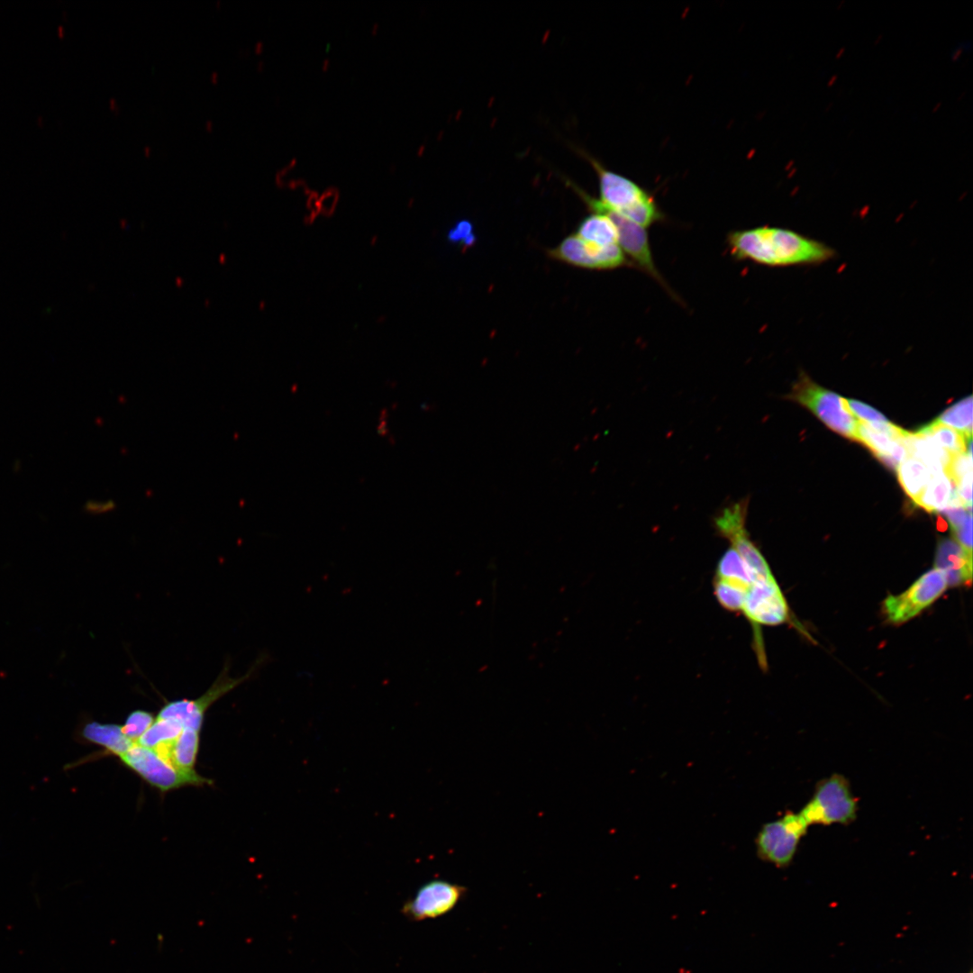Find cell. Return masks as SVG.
<instances>
[{"label": "cell", "mask_w": 973, "mask_h": 973, "mask_svg": "<svg viewBox=\"0 0 973 973\" xmlns=\"http://www.w3.org/2000/svg\"><path fill=\"white\" fill-rule=\"evenodd\" d=\"M896 471L902 488L914 502L923 493L932 477L923 462L910 456L899 463Z\"/></svg>", "instance_id": "cell-18"}, {"label": "cell", "mask_w": 973, "mask_h": 973, "mask_svg": "<svg viewBox=\"0 0 973 973\" xmlns=\"http://www.w3.org/2000/svg\"><path fill=\"white\" fill-rule=\"evenodd\" d=\"M942 571L934 568L922 575L907 590L887 597L883 608L889 621L906 622L937 600L948 587Z\"/></svg>", "instance_id": "cell-8"}, {"label": "cell", "mask_w": 973, "mask_h": 973, "mask_svg": "<svg viewBox=\"0 0 973 973\" xmlns=\"http://www.w3.org/2000/svg\"><path fill=\"white\" fill-rule=\"evenodd\" d=\"M941 103H938V104H937V105H935V106L933 107V110H932V112L934 113V112L938 111V110H939V108H940V106H941Z\"/></svg>", "instance_id": "cell-29"}, {"label": "cell", "mask_w": 973, "mask_h": 973, "mask_svg": "<svg viewBox=\"0 0 973 973\" xmlns=\"http://www.w3.org/2000/svg\"><path fill=\"white\" fill-rule=\"evenodd\" d=\"M934 565L944 573L949 587L970 583L972 553L955 540L947 538L939 542Z\"/></svg>", "instance_id": "cell-12"}, {"label": "cell", "mask_w": 973, "mask_h": 973, "mask_svg": "<svg viewBox=\"0 0 973 973\" xmlns=\"http://www.w3.org/2000/svg\"><path fill=\"white\" fill-rule=\"evenodd\" d=\"M799 812L809 826L846 825L857 817L858 801L850 781L833 773L815 785L813 796Z\"/></svg>", "instance_id": "cell-3"}, {"label": "cell", "mask_w": 973, "mask_h": 973, "mask_svg": "<svg viewBox=\"0 0 973 973\" xmlns=\"http://www.w3.org/2000/svg\"><path fill=\"white\" fill-rule=\"evenodd\" d=\"M116 503L113 499H91L84 504L83 510L86 514L99 515L114 511L116 508Z\"/></svg>", "instance_id": "cell-25"}, {"label": "cell", "mask_w": 973, "mask_h": 973, "mask_svg": "<svg viewBox=\"0 0 973 973\" xmlns=\"http://www.w3.org/2000/svg\"><path fill=\"white\" fill-rule=\"evenodd\" d=\"M732 256L768 267L816 265L835 257V250L817 240L795 231L759 226L732 231L727 235Z\"/></svg>", "instance_id": "cell-1"}, {"label": "cell", "mask_w": 973, "mask_h": 973, "mask_svg": "<svg viewBox=\"0 0 973 973\" xmlns=\"http://www.w3.org/2000/svg\"><path fill=\"white\" fill-rule=\"evenodd\" d=\"M155 720V715L146 710L131 712L122 726L123 732L134 743L149 729Z\"/></svg>", "instance_id": "cell-22"}, {"label": "cell", "mask_w": 973, "mask_h": 973, "mask_svg": "<svg viewBox=\"0 0 973 973\" xmlns=\"http://www.w3.org/2000/svg\"><path fill=\"white\" fill-rule=\"evenodd\" d=\"M856 441L868 447L876 457L887 455L898 464L908 457L906 449L900 441L874 431L862 421L858 422Z\"/></svg>", "instance_id": "cell-17"}, {"label": "cell", "mask_w": 973, "mask_h": 973, "mask_svg": "<svg viewBox=\"0 0 973 973\" xmlns=\"http://www.w3.org/2000/svg\"><path fill=\"white\" fill-rule=\"evenodd\" d=\"M918 432L931 437L952 456L967 452V443L971 439H967L959 431L941 424L936 420L920 428Z\"/></svg>", "instance_id": "cell-20"}, {"label": "cell", "mask_w": 973, "mask_h": 973, "mask_svg": "<svg viewBox=\"0 0 973 973\" xmlns=\"http://www.w3.org/2000/svg\"><path fill=\"white\" fill-rule=\"evenodd\" d=\"M844 51H845V49H844V48H841V49L840 50V51H839V52H838V53L836 54V59H840V58H841V55H842V54L844 53Z\"/></svg>", "instance_id": "cell-28"}, {"label": "cell", "mask_w": 973, "mask_h": 973, "mask_svg": "<svg viewBox=\"0 0 973 973\" xmlns=\"http://www.w3.org/2000/svg\"><path fill=\"white\" fill-rule=\"evenodd\" d=\"M914 503L927 512H941L949 506H963L953 481L945 472L932 475Z\"/></svg>", "instance_id": "cell-14"}, {"label": "cell", "mask_w": 973, "mask_h": 973, "mask_svg": "<svg viewBox=\"0 0 973 973\" xmlns=\"http://www.w3.org/2000/svg\"><path fill=\"white\" fill-rule=\"evenodd\" d=\"M960 54H961V50H957L952 56V60H954V61L957 60L959 59V57L960 56Z\"/></svg>", "instance_id": "cell-27"}, {"label": "cell", "mask_w": 973, "mask_h": 973, "mask_svg": "<svg viewBox=\"0 0 973 973\" xmlns=\"http://www.w3.org/2000/svg\"><path fill=\"white\" fill-rule=\"evenodd\" d=\"M200 744V732L184 728L173 742L166 760L184 770H195Z\"/></svg>", "instance_id": "cell-19"}, {"label": "cell", "mask_w": 973, "mask_h": 973, "mask_svg": "<svg viewBox=\"0 0 973 973\" xmlns=\"http://www.w3.org/2000/svg\"><path fill=\"white\" fill-rule=\"evenodd\" d=\"M846 402L850 411L856 414L859 418V421L868 423L888 422L887 418L880 412L866 404L852 399H846Z\"/></svg>", "instance_id": "cell-23"}, {"label": "cell", "mask_w": 973, "mask_h": 973, "mask_svg": "<svg viewBox=\"0 0 973 973\" xmlns=\"http://www.w3.org/2000/svg\"><path fill=\"white\" fill-rule=\"evenodd\" d=\"M972 396H969L945 410L937 422L961 432L967 439L972 432Z\"/></svg>", "instance_id": "cell-21"}, {"label": "cell", "mask_w": 973, "mask_h": 973, "mask_svg": "<svg viewBox=\"0 0 973 973\" xmlns=\"http://www.w3.org/2000/svg\"><path fill=\"white\" fill-rule=\"evenodd\" d=\"M467 888L446 880H431L422 886L402 907L403 914L413 922L433 919L448 914L466 895Z\"/></svg>", "instance_id": "cell-10"}, {"label": "cell", "mask_w": 973, "mask_h": 973, "mask_svg": "<svg viewBox=\"0 0 973 973\" xmlns=\"http://www.w3.org/2000/svg\"><path fill=\"white\" fill-rule=\"evenodd\" d=\"M808 827L800 812H789L765 823L756 837L759 858L778 868L788 866Z\"/></svg>", "instance_id": "cell-7"}, {"label": "cell", "mask_w": 973, "mask_h": 973, "mask_svg": "<svg viewBox=\"0 0 973 973\" xmlns=\"http://www.w3.org/2000/svg\"><path fill=\"white\" fill-rule=\"evenodd\" d=\"M184 728L183 723L177 718L157 714L152 724L136 743L154 750L166 759L173 742Z\"/></svg>", "instance_id": "cell-15"}, {"label": "cell", "mask_w": 973, "mask_h": 973, "mask_svg": "<svg viewBox=\"0 0 973 973\" xmlns=\"http://www.w3.org/2000/svg\"><path fill=\"white\" fill-rule=\"evenodd\" d=\"M547 253L555 260L588 269H614L632 265L619 245L600 247L584 241L576 234L566 237Z\"/></svg>", "instance_id": "cell-9"}, {"label": "cell", "mask_w": 973, "mask_h": 973, "mask_svg": "<svg viewBox=\"0 0 973 973\" xmlns=\"http://www.w3.org/2000/svg\"><path fill=\"white\" fill-rule=\"evenodd\" d=\"M836 80H837V76L836 75L832 76L831 77V79L829 80L828 84H827L828 86H832L835 83Z\"/></svg>", "instance_id": "cell-26"}, {"label": "cell", "mask_w": 973, "mask_h": 973, "mask_svg": "<svg viewBox=\"0 0 973 973\" xmlns=\"http://www.w3.org/2000/svg\"><path fill=\"white\" fill-rule=\"evenodd\" d=\"M586 242L608 247L618 245V232L612 220L604 214L593 213L584 218L575 233Z\"/></svg>", "instance_id": "cell-16"}, {"label": "cell", "mask_w": 973, "mask_h": 973, "mask_svg": "<svg viewBox=\"0 0 973 973\" xmlns=\"http://www.w3.org/2000/svg\"><path fill=\"white\" fill-rule=\"evenodd\" d=\"M570 183V182H568ZM571 187L581 197L592 213H599L607 215L614 223L618 232V245L634 267H638L650 277L660 284L667 291L671 289L658 270L651 253L649 236L646 228L630 221L619 214L608 209L601 202L590 196L587 193L574 184Z\"/></svg>", "instance_id": "cell-6"}, {"label": "cell", "mask_w": 973, "mask_h": 973, "mask_svg": "<svg viewBox=\"0 0 973 973\" xmlns=\"http://www.w3.org/2000/svg\"><path fill=\"white\" fill-rule=\"evenodd\" d=\"M76 737L78 741L87 744H95L102 747L104 750L93 753L68 763L64 770L68 771L75 767L94 760L101 756H117L118 758L127 752L135 743L131 741L122 731V726L116 723H103L95 720H84L77 728Z\"/></svg>", "instance_id": "cell-11"}, {"label": "cell", "mask_w": 973, "mask_h": 973, "mask_svg": "<svg viewBox=\"0 0 973 973\" xmlns=\"http://www.w3.org/2000/svg\"><path fill=\"white\" fill-rule=\"evenodd\" d=\"M447 237L450 242L464 246H469L476 241V237L473 233V226L470 222L466 220H461L454 223L450 229Z\"/></svg>", "instance_id": "cell-24"}, {"label": "cell", "mask_w": 973, "mask_h": 973, "mask_svg": "<svg viewBox=\"0 0 973 973\" xmlns=\"http://www.w3.org/2000/svg\"><path fill=\"white\" fill-rule=\"evenodd\" d=\"M119 759L125 767L162 793L186 786L212 784L210 779L200 776L196 770L180 769L154 750L138 743Z\"/></svg>", "instance_id": "cell-5"}, {"label": "cell", "mask_w": 973, "mask_h": 973, "mask_svg": "<svg viewBox=\"0 0 973 973\" xmlns=\"http://www.w3.org/2000/svg\"><path fill=\"white\" fill-rule=\"evenodd\" d=\"M908 456L923 462L932 475L945 472L952 455L924 434L905 431L899 438Z\"/></svg>", "instance_id": "cell-13"}, {"label": "cell", "mask_w": 973, "mask_h": 973, "mask_svg": "<svg viewBox=\"0 0 973 973\" xmlns=\"http://www.w3.org/2000/svg\"><path fill=\"white\" fill-rule=\"evenodd\" d=\"M787 398L808 408L826 426L850 440H857L858 421L846 399L815 384L801 373Z\"/></svg>", "instance_id": "cell-4"}, {"label": "cell", "mask_w": 973, "mask_h": 973, "mask_svg": "<svg viewBox=\"0 0 973 973\" xmlns=\"http://www.w3.org/2000/svg\"><path fill=\"white\" fill-rule=\"evenodd\" d=\"M598 177V199L603 205L647 228L663 219L655 199L633 180L607 169L597 159L581 151Z\"/></svg>", "instance_id": "cell-2"}]
</instances>
